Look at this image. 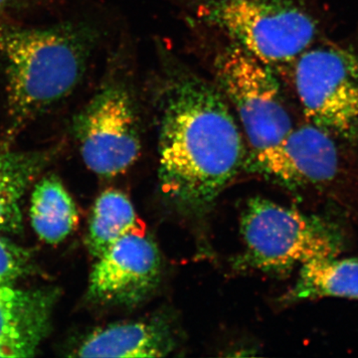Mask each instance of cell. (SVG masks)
Instances as JSON below:
<instances>
[{
	"label": "cell",
	"mask_w": 358,
	"mask_h": 358,
	"mask_svg": "<svg viewBox=\"0 0 358 358\" xmlns=\"http://www.w3.org/2000/svg\"><path fill=\"white\" fill-rule=\"evenodd\" d=\"M32 271L31 252L0 236V287L13 286Z\"/></svg>",
	"instance_id": "obj_16"
},
{
	"label": "cell",
	"mask_w": 358,
	"mask_h": 358,
	"mask_svg": "<svg viewBox=\"0 0 358 358\" xmlns=\"http://www.w3.org/2000/svg\"><path fill=\"white\" fill-rule=\"evenodd\" d=\"M221 91L237 112L255 164L294 129L279 82L253 54L231 42L215 61Z\"/></svg>",
	"instance_id": "obj_5"
},
{
	"label": "cell",
	"mask_w": 358,
	"mask_h": 358,
	"mask_svg": "<svg viewBox=\"0 0 358 358\" xmlns=\"http://www.w3.org/2000/svg\"><path fill=\"white\" fill-rule=\"evenodd\" d=\"M241 232L245 262L264 272H289L315 259L336 257L343 247L334 224L259 197L247 203Z\"/></svg>",
	"instance_id": "obj_4"
},
{
	"label": "cell",
	"mask_w": 358,
	"mask_h": 358,
	"mask_svg": "<svg viewBox=\"0 0 358 358\" xmlns=\"http://www.w3.org/2000/svg\"><path fill=\"white\" fill-rule=\"evenodd\" d=\"M296 95L310 124L358 141V55L336 45L310 47L294 61Z\"/></svg>",
	"instance_id": "obj_6"
},
{
	"label": "cell",
	"mask_w": 358,
	"mask_h": 358,
	"mask_svg": "<svg viewBox=\"0 0 358 358\" xmlns=\"http://www.w3.org/2000/svg\"><path fill=\"white\" fill-rule=\"evenodd\" d=\"M195 15L268 66L294 62L317 34L299 0H199Z\"/></svg>",
	"instance_id": "obj_3"
},
{
	"label": "cell",
	"mask_w": 358,
	"mask_h": 358,
	"mask_svg": "<svg viewBox=\"0 0 358 358\" xmlns=\"http://www.w3.org/2000/svg\"><path fill=\"white\" fill-rule=\"evenodd\" d=\"M242 134L227 99L208 82L178 78L167 93L159 134V178L190 208L210 204L239 171Z\"/></svg>",
	"instance_id": "obj_1"
},
{
	"label": "cell",
	"mask_w": 358,
	"mask_h": 358,
	"mask_svg": "<svg viewBox=\"0 0 358 358\" xmlns=\"http://www.w3.org/2000/svg\"><path fill=\"white\" fill-rule=\"evenodd\" d=\"M173 350L166 327L154 322L113 324L90 334L77 348L81 357H162Z\"/></svg>",
	"instance_id": "obj_11"
},
{
	"label": "cell",
	"mask_w": 358,
	"mask_h": 358,
	"mask_svg": "<svg viewBox=\"0 0 358 358\" xmlns=\"http://www.w3.org/2000/svg\"><path fill=\"white\" fill-rule=\"evenodd\" d=\"M136 230V215L131 200L119 190H107L96 199L90 218V253L98 259L117 240Z\"/></svg>",
	"instance_id": "obj_15"
},
{
	"label": "cell",
	"mask_w": 358,
	"mask_h": 358,
	"mask_svg": "<svg viewBox=\"0 0 358 358\" xmlns=\"http://www.w3.org/2000/svg\"><path fill=\"white\" fill-rule=\"evenodd\" d=\"M57 289L0 287V343L38 350L51 327Z\"/></svg>",
	"instance_id": "obj_10"
},
{
	"label": "cell",
	"mask_w": 358,
	"mask_h": 358,
	"mask_svg": "<svg viewBox=\"0 0 358 358\" xmlns=\"http://www.w3.org/2000/svg\"><path fill=\"white\" fill-rule=\"evenodd\" d=\"M72 131L86 166L99 176L124 173L141 152L140 117L126 83L109 81L74 115Z\"/></svg>",
	"instance_id": "obj_7"
},
{
	"label": "cell",
	"mask_w": 358,
	"mask_h": 358,
	"mask_svg": "<svg viewBox=\"0 0 358 358\" xmlns=\"http://www.w3.org/2000/svg\"><path fill=\"white\" fill-rule=\"evenodd\" d=\"M24 0H0V15L13 10L16 6H20Z\"/></svg>",
	"instance_id": "obj_18"
},
{
	"label": "cell",
	"mask_w": 358,
	"mask_h": 358,
	"mask_svg": "<svg viewBox=\"0 0 358 358\" xmlns=\"http://www.w3.org/2000/svg\"><path fill=\"white\" fill-rule=\"evenodd\" d=\"M343 298L358 300V260L336 257L315 259L300 267L294 288L286 301Z\"/></svg>",
	"instance_id": "obj_13"
},
{
	"label": "cell",
	"mask_w": 358,
	"mask_h": 358,
	"mask_svg": "<svg viewBox=\"0 0 358 358\" xmlns=\"http://www.w3.org/2000/svg\"><path fill=\"white\" fill-rule=\"evenodd\" d=\"M30 218L33 229L46 243L57 244L74 230L76 206L57 176H47L35 186Z\"/></svg>",
	"instance_id": "obj_14"
},
{
	"label": "cell",
	"mask_w": 358,
	"mask_h": 358,
	"mask_svg": "<svg viewBox=\"0 0 358 358\" xmlns=\"http://www.w3.org/2000/svg\"><path fill=\"white\" fill-rule=\"evenodd\" d=\"M95 27L64 22L24 28L0 22L6 64V138L64 100L81 83L98 42Z\"/></svg>",
	"instance_id": "obj_2"
},
{
	"label": "cell",
	"mask_w": 358,
	"mask_h": 358,
	"mask_svg": "<svg viewBox=\"0 0 358 358\" xmlns=\"http://www.w3.org/2000/svg\"><path fill=\"white\" fill-rule=\"evenodd\" d=\"M160 273L157 245L133 231L96 259L90 277L89 299L109 305H136L157 288Z\"/></svg>",
	"instance_id": "obj_8"
},
{
	"label": "cell",
	"mask_w": 358,
	"mask_h": 358,
	"mask_svg": "<svg viewBox=\"0 0 358 358\" xmlns=\"http://www.w3.org/2000/svg\"><path fill=\"white\" fill-rule=\"evenodd\" d=\"M36 352V348H29V346L0 343V357H30L35 355Z\"/></svg>",
	"instance_id": "obj_17"
},
{
	"label": "cell",
	"mask_w": 358,
	"mask_h": 358,
	"mask_svg": "<svg viewBox=\"0 0 358 358\" xmlns=\"http://www.w3.org/2000/svg\"><path fill=\"white\" fill-rule=\"evenodd\" d=\"M57 154V148L0 152V232L23 230V196Z\"/></svg>",
	"instance_id": "obj_12"
},
{
	"label": "cell",
	"mask_w": 358,
	"mask_h": 358,
	"mask_svg": "<svg viewBox=\"0 0 358 358\" xmlns=\"http://www.w3.org/2000/svg\"><path fill=\"white\" fill-rule=\"evenodd\" d=\"M255 166L288 187L324 185L338 176V150L333 136L306 124L294 129Z\"/></svg>",
	"instance_id": "obj_9"
}]
</instances>
